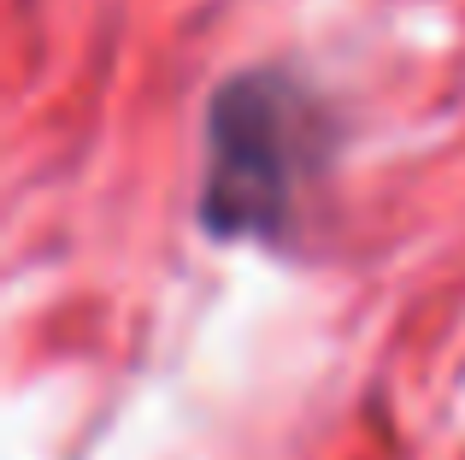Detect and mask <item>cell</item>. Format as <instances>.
Segmentation results:
<instances>
[{
    "mask_svg": "<svg viewBox=\"0 0 465 460\" xmlns=\"http://www.w3.org/2000/svg\"><path fill=\"white\" fill-rule=\"evenodd\" d=\"M324 154V113L283 71H242L206 113L201 225L218 242H277Z\"/></svg>",
    "mask_w": 465,
    "mask_h": 460,
    "instance_id": "obj_1",
    "label": "cell"
}]
</instances>
